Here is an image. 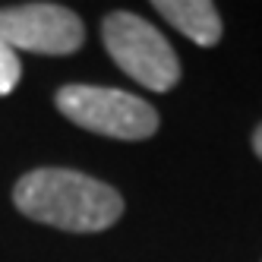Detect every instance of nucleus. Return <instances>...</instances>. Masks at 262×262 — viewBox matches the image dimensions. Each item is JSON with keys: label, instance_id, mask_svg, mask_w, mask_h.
I'll use <instances>...</instances> for the list:
<instances>
[{"label": "nucleus", "instance_id": "f03ea898", "mask_svg": "<svg viewBox=\"0 0 262 262\" xmlns=\"http://www.w3.org/2000/svg\"><path fill=\"white\" fill-rule=\"evenodd\" d=\"M57 111L89 133L123 139V142H139L158 133V111L142 101L139 95H129L123 89L111 85H82L73 82L63 85L54 98Z\"/></svg>", "mask_w": 262, "mask_h": 262}, {"label": "nucleus", "instance_id": "f257e3e1", "mask_svg": "<svg viewBox=\"0 0 262 262\" xmlns=\"http://www.w3.org/2000/svg\"><path fill=\"white\" fill-rule=\"evenodd\" d=\"M13 202L26 218L70 234H98L123 215V196L111 183L70 167H38L16 180Z\"/></svg>", "mask_w": 262, "mask_h": 262}, {"label": "nucleus", "instance_id": "423d86ee", "mask_svg": "<svg viewBox=\"0 0 262 262\" xmlns=\"http://www.w3.org/2000/svg\"><path fill=\"white\" fill-rule=\"evenodd\" d=\"M23 79V63L16 57V51L0 41V95H10L16 82Z\"/></svg>", "mask_w": 262, "mask_h": 262}, {"label": "nucleus", "instance_id": "0eeeda50", "mask_svg": "<svg viewBox=\"0 0 262 262\" xmlns=\"http://www.w3.org/2000/svg\"><path fill=\"white\" fill-rule=\"evenodd\" d=\"M253 152L262 158V123L256 126V133H253Z\"/></svg>", "mask_w": 262, "mask_h": 262}, {"label": "nucleus", "instance_id": "20e7f679", "mask_svg": "<svg viewBox=\"0 0 262 262\" xmlns=\"http://www.w3.org/2000/svg\"><path fill=\"white\" fill-rule=\"evenodd\" d=\"M0 41L13 51L32 54H63L79 51L85 41V26L79 13L60 4H19L0 10Z\"/></svg>", "mask_w": 262, "mask_h": 262}, {"label": "nucleus", "instance_id": "39448f33", "mask_svg": "<svg viewBox=\"0 0 262 262\" xmlns=\"http://www.w3.org/2000/svg\"><path fill=\"white\" fill-rule=\"evenodd\" d=\"M155 10L199 48L221 41V16L212 0H155Z\"/></svg>", "mask_w": 262, "mask_h": 262}, {"label": "nucleus", "instance_id": "7ed1b4c3", "mask_svg": "<svg viewBox=\"0 0 262 262\" xmlns=\"http://www.w3.org/2000/svg\"><path fill=\"white\" fill-rule=\"evenodd\" d=\"M101 38L114 63L129 79L152 92H171L180 82V60L164 35L136 13H107L101 23Z\"/></svg>", "mask_w": 262, "mask_h": 262}]
</instances>
